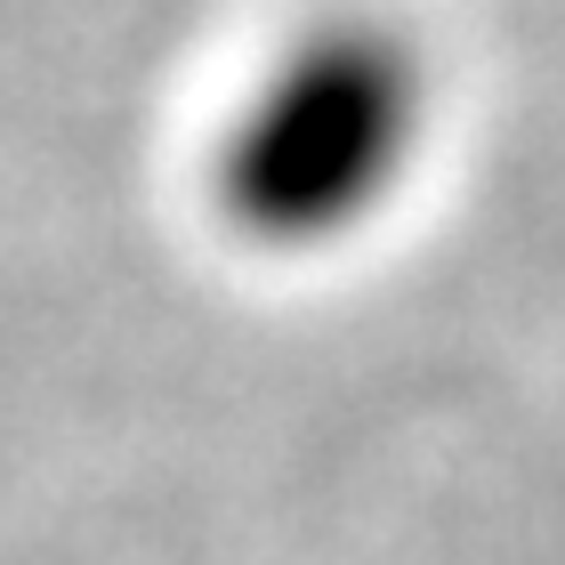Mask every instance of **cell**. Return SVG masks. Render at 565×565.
<instances>
[{
    "label": "cell",
    "instance_id": "obj_1",
    "mask_svg": "<svg viewBox=\"0 0 565 565\" xmlns=\"http://www.w3.org/2000/svg\"><path fill=\"white\" fill-rule=\"evenodd\" d=\"M445 82L388 9L291 24L211 138V211L259 259H331L413 194Z\"/></svg>",
    "mask_w": 565,
    "mask_h": 565
}]
</instances>
